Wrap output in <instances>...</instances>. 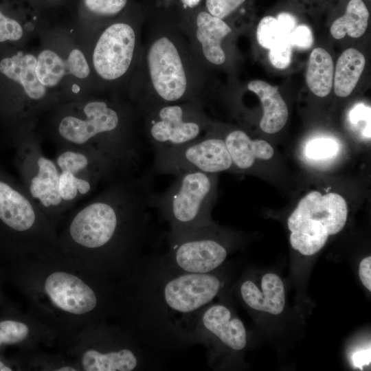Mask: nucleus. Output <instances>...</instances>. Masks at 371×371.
Returning a JSON list of instances; mask_svg holds the SVG:
<instances>
[{
  "label": "nucleus",
  "mask_w": 371,
  "mask_h": 371,
  "mask_svg": "<svg viewBox=\"0 0 371 371\" xmlns=\"http://www.w3.org/2000/svg\"><path fill=\"white\" fill-rule=\"evenodd\" d=\"M150 179L121 174L97 196L68 214L58 235L63 260L72 267L120 281L142 258L152 194Z\"/></svg>",
  "instance_id": "f257e3e1"
},
{
  "label": "nucleus",
  "mask_w": 371,
  "mask_h": 371,
  "mask_svg": "<svg viewBox=\"0 0 371 371\" xmlns=\"http://www.w3.org/2000/svg\"><path fill=\"white\" fill-rule=\"evenodd\" d=\"M215 175L192 171L177 175L163 192L150 196V207H156L170 225L168 234H177L212 223L210 209L215 193Z\"/></svg>",
  "instance_id": "423d86ee"
},
{
  "label": "nucleus",
  "mask_w": 371,
  "mask_h": 371,
  "mask_svg": "<svg viewBox=\"0 0 371 371\" xmlns=\"http://www.w3.org/2000/svg\"><path fill=\"white\" fill-rule=\"evenodd\" d=\"M223 140L230 155L232 166L238 169H249L257 159L267 160L274 154L273 147L267 141L251 139L241 130L232 131Z\"/></svg>",
  "instance_id": "aec40b11"
},
{
  "label": "nucleus",
  "mask_w": 371,
  "mask_h": 371,
  "mask_svg": "<svg viewBox=\"0 0 371 371\" xmlns=\"http://www.w3.org/2000/svg\"><path fill=\"white\" fill-rule=\"evenodd\" d=\"M334 63L330 54L322 47L315 48L309 56L306 82L309 89L323 98L330 92L333 85Z\"/></svg>",
  "instance_id": "b1692460"
},
{
  "label": "nucleus",
  "mask_w": 371,
  "mask_h": 371,
  "mask_svg": "<svg viewBox=\"0 0 371 371\" xmlns=\"http://www.w3.org/2000/svg\"><path fill=\"white\" fill-rule=\"evenodd\" d=\"M123 326L142 344L156 350L180 351L192 346L201 312L219 294L215 271L194 273L177 269L160 255L142 257L119 281Z\"/></svg>",
  "instance_id": "f03ea898"
},
{
  "label": "nucleus",
  "mask_w": 371,
  "mask_h": 371,
  "mask_svg": "<svg viewBox=\"0 0 371 371\" xmlns=\"http://www.w3.org/2000/svg\"><path fill=\"white\" fill-rule=\"evenodd\" d=\"M23 33V29L19 23L5 16L0 10V42L19 40Z\"/></svg>",
  "instance_id": "2f4dec72"
},
{
  "label": "nucleus",
  "mask_w": 371,
  "mask_h": 371,
  "mask_svg": "<svg viewBox=\"0 0 371 371\" xmlns=\"http://www.w3.org/2000/svg\"><path fill=\"white\" fill-rule=\"evenodd\" d=\"M212 223L177 234H168V251L161 255L177 269L194 273L216 271L228 251L217 237Z\"/></svg>",
  "instance_id": "1a4fd4ad"
},
{
  "label": "nucleus",
  "mask_w": 371,
  "mask_h": 371,
  "mask_svg": "<svg viewBox=\"0 0 371 371\" xmlns=\"http://www.w3.org/2000/svg\"><path fill=\"white\" fill-rule=\"evenodd\" d=\"M290 36L281 27L276 18L267 16L261 19L257 27L256 37L258 43L269 49L284 38Z\"/></svg>",
  "instance_id": "cd10ccee"
},
{
  "label": "nucleus",
  "mask_w": 371,
  "mask_h": 371,
  "mask_svg": "<svg viewBox=\"0 0 371 371\" xmlns=\"http://www.w3.org/2000/svg\"><path fill=\"white\" fill-rule=\"evenodd\" d=\"M21 370L80 371L75 361L65 352L48 353L37 349L14 354Z\"/></svg>",
  "instance_id": "393cba45"
},
{
  "label": "nucleus",
  "mask_w": 371,
  "mask_h": 371,
  "mask_svg": "<svg viewBox=\"0 0 371 371\" xmlns=\"http://www.w3.org/2000/svg\"><path fill=\"white\" fill-rule=\"evenodd\" d=\"M36 58L34 55L18 52L10 58L1 60L0 71L19 83L30 100L40 101L46 94V87L36 76Z\"/></svg>",
  "instance_id": "6ab92c4d"
},
{
  "label": "nucleus",
  "mask_w": 371,
  "mask_h": 371,
  "mask_svg": "<svg viewBox=\"0 0 371 371\" xmlns=\"http://www.w3.org/2000/svg\"><path fill=\"white\" fill-rule=\"evenodd\" d=\"M366 59L355 48L344 51L337 60L333 77L335 93L341 98L348 96L355 88L363 71Z\"/></svg>",
  "instance_id": "4be33fe9"
},
{
  "label": "nucleus",
  "mask_w": 371,
  "mask_h": 371,
  "mask_svg": "<svg viewBox=\"0 0 371 371\" xmlns=\"http://www.w3.org/2000/svg\"><path fill=\"white\" fill-rule=\"evenodd\" d=\"M36 74L43 85L53 87L65 76L71 74L69 61L63 59L54 51L43 50L36 58Z\"/></svg>",
  "instance_id": "bb28decb"
},
{
  "label": "nucleus",
  "mask_w": 371,
  "mask_h": 371,
  "mask_svg": "<svg viewBox=\"0 0 371 371\" xmlns=\"http://www.w3.org/2000/svg\"><path fill=\"white\" fill-rule=\"evenodd\" d=\"M54 160L59 170L58 192L69 210L100 182L126 173L102 155L69 146H58Z\"/></svg>",
  "instance_id": "0eeeda50"
},
{
  "label": "nucleus",
  "mask_w": 371,
  "mask_h": 371,
  "mask_svg": "<svg viewBox=\"0 0 371 371\" xmlns=\"http://www.w3.org/2000/svg\"><path fill=\"white\" fill-rule=\"evenodd\" d=\"M262 291L251 280H245L240 285V291L244 302L254 310L280 314L284 308L285 291L280 278L272 273L263 276Z\"/></svg>",
  "instance_id": "f3484780"
},
{
  "label": "nucleus",
  "mask_w": 371,
  "mask_h": 371,
  "mask_svg": "<svg viewBox=\"0 0 371 371\" xmlns=\"http://www.w3.org/2000/svg\"><path fill=\"white\" fill-rule=\"evenodd\" d=\"M338 150L339 146L335 140L319 138L308 142L306 147V155L311 159H325L335 155Z\"/></svg>",
  "instance_id": "c85d7f7f"
},
{
  "label": "nucleus",
  "mask_w": 371,
  "mask_h": 371,
  "mask_svg": "<svg viewBox=\"0 0 371 371\" xmlns=\"http://www.w3.org/2000/svg\"><path fill=\"white\" fill-rule=\"evenodd\" d=\"M290 41L293 47L300 49H308L313 43L312 32L305 25H298L291 33Z\"/></svg>",
  "instance_id": "f704fd0d"
},
{
  "label": "nucleus",
  "mask_w": 371,
  "mask_h": 371,
  "mask_svg": "<svg viewBox=\"0 0 371 371\" xmlns=\"http://www.w3.org/2000/svg\"><path fill=\"white\" fill-rule=\"evenodd\" d=\"M80 371H135L150 367L149 356L133 334L107 319L82 330L64 351Z\"/></svg>",
  "instance_id": "39448f33"
},
{
  "label": "nucleus",
  "mask_w": 371,
  "mask_h": 371,
  "mask_svg": "<svg viewBox=\"0 0 371 371\" xmlns=\"http://www.w3.org/2000/svg\"><path fill=\"white\" fill-rule=\"evenodd\" d=\"M21 370L15 358L12 356L7 357L0 353V371Z\"/></svg>",
  "instance_id": "4c0bfd02"
},
{
  "label": "nucleus",
  "mask_w": 371,
  "mask_h": 371,
  "mask_svg": "<svg viewBox=\"0 0 371 371\" xmlns=\"http://www.w3.org/2000/svg\"><path fill=\"white\" fill-rule=\"evenodd\" d=\"M292 45L290 36L284 38L269 49V59L271 65L277 69H286L291 63Z\"/></svg>",
  "instance_id": "c756f323"
},
{
  "label": "nucleus",
  "mask_w": 371,
  "mask_h": 371,
  "mask_svg": "<svg viewBox=\"0 0 371 371\" xmlns=\"http://www.w3.org/2000/svg\"><path fill=\"white\" fill-rule=\"evenodd\" d=\"M276 19L284 31L288 34H291L296 25L295 17L289 13L282 12L278 15Z\"/></svg>",
  "instance_id": "e433bc0d"
},
{
  "label": "nucleus",
  "mask_w": 371,
  "mask_h": 371,
  "mask_svg": "<svg viewBox=\"0 0 371 371\" xmlns=\"http://www.w3.org/2000/svg\"><path fill=\"white\" fill-rule=\"evenodd\" d=\"M196 27V38L206 59L214 65L223 64L225 54L221 42L231 32V28L221 19L206 12H201L198 14Z\"/></svg>",
  "instance_id": "412c9836"
},
{
  "label": "nucleus",
  "mask_w": 371,
  "mask_h": 371,
  "mask_svg": "<svg viewBox=\"0 0 371 371\" xmlns=\"http://www.w3.org/2000/svg\"><path fill=\"white\" fill-rule=\"evenodd\" d=\"M150 80L159 97L167 102L179 100L185 94L187 79L179 52L167 37L156 40L148 53Z\"/></svg>",
  "instance_id": "f8f14e48"
},
{
  "label": "nucleus",
  "mask_w": 371,
  "mask_h": 371,
  "mask_svg": "<svg viewBox=\"0 0 371 371\" xmlns=\"http://www.w3.org/2000/svg\"><path fill=\"white\" fill-rule=\"evenodd\" d=\"M19 160L25 190L57 229L69 210L58 192L59 170L55 160L48 158L30 135L21 146Z\"/></svg>",
  "instance_id": "6e6552de"
},
{
  "label": "nucleus",
  "mask_w": 371,
  "mask_h": 371,
  "mask_svg": "<svg viewBox=\"0 0 371 371\" xmlns=\"http://www.w3.org/2000/svg\"><path fill=\"white\" fill-rule=\"evenodd\" d=\"M127 0H84L86 7L91 12L101 15L115 14L121 11Z\"/></svg>",
  "instance_id": "7c9ffc66"
},
{
  "label": "nucleus",
  "mask_w": 371,
  "mask_h": 371,
  "mask_svg": "<svg viewBox=\"0 0 371 371\" xmlns=\"http://www.w3.org/2000/svg\"><path fill=\"white\" fill-rule=\"evenodd\" d=\"M185 7L194 8L197 5L201 0H181Z\"/></svg>",
  "instance_id": "a19ab883"
},
{
  "label": "nucleus",
  "mask_w": 371,
  "mask_h": 371,
  "mask_svg": "<svg viewBox=\"0 0 371 371\" xmlns=\"http://www.w3.org/2000/svg\"><path fill=\"white\" fill-rule=\"evenodd\" d=\"M4 279L2 275V272L0 269V308L12 304L13 302L5 295L3 290V284L4 283Z\"/></svg>",
  "instance_id": "ea45409f"
},
{
  "label": "nucleus",
  "mask_w": 371,
  "mask_h": 371,
  "mask_svg": "<svg viewBox=\"0 0 371 371\" xmlns=\"http://www.w3.org/2000/svg\"><path fill=\"white\" fill-rule=\"evenodd\" d=\"M352 361L356 367L360 368L365 365H368L370 362V350H360L355 352L352 355Z\"/></svg>",
  "instance_id": "58836bf2"
},
{
  "label": "nucleus",
  "mask_w": 371,
  "mask_h": 371,
  "mask_svg": "<svg viewBox=\"0 0 371 371\" xmlns=\"http://www.w3.org/2000/svg\"><path fill=\"white\" fill-rule=\"evenodd\" d=\"M4 282L25 297L28 312L67 348L87 326L121 310L119 281L78 269L63 259L28 257L0 260Z\"/></svg>",
  "instance_id": "7ed1b4c3"
},
{
  "label": "nucleus",
  "mask_w": 371,
  "mask_h": 371,
  "mask_svg": "<svg viewBox=\"0 0 371 371\" xmlns=\"http://www.w3.org/2000/svg\"><path fill=\"white\" fill-rule=\"evenodd\" d=\"M77 113L65 115L58 121V146L102 155L129 172L138 159L139 146L123 128L120 112L104 101L92 100Z\"/></svg>",
  "instance_id": "20e7f679"
},
{
  "label": "nucleus",
  "mask_w": 371,
  "mask_h": 371,
  "mask_svg": "<svg viewBox=\"0 0 371 371\" xmlns=\"http://www.w3.org/2000/svg\"><path fill=\"white\" fill-rule=\"evenodd\" d=\"M369 12L362 0H350L344 16L333 23L330 32L333 38H343L346 34L359 38L366 32L368 24Z\"/></svg>",
  "instance_id": "a878e982"
},
{
  "label": "nucleus",
  "mask_w": 371,
  "mask_h": 371,
  "mask_svg": "<svg viewBox=\"0 0 371 371\" xmlns=\"http://www.w3.org/2000/svg\"><path fill=\"white\" fill-rule=\"evenodd\" d=\"M247 88L259 97L262 105L263 115L260 122L261 130L273 134L282 129L287 122L289 111L277 88L260 80L249 82Z\"/></svg>",
  "instance_id": "a211bd4d"
},
{
  "label": "nucleus",
  "mask_w": 371,
  "mask_h": 371,
  "mask_svg": "<svg viewBox=\"0 0 371 371\" xmlns=\"http://www.w3.org/2000/svg\"><path fill=\"white\" fill-rule=\"evenodd\" d=\"M245 1L206 0V6L210 14L222 19L235 10Z\"/></svg>",
  "instance_id": "473e14b6"
},
{
  "label": "nucleus",
  "mask_w": 371,
  "mask_h": 371,
  "mask_svg": "<svg viewBox=\"0 0 371 371\" xmlns=\"http://www.w3.org/2000/svg\"><path fill=\"white\" fill-rule=\"evenodd\" d=\"M359 276L363 284L367 289L371 291V257L363 259L359 268Z\"/></svg>",
  "instance_id": "c9c22d12"
},
{
  "label": "nucleus",
  "mask_w": 371,
  "mask_h": 371,
  "mask_svg": "<svg viewBox=\"0 0 371 371\" xmlns=\"http://www.w3.org/2000/svg\"><path fill=\"white\" fill-rule=\"evenodd\" d=\"M54 345V333L31 313L22 312L14 303L1 308L0 353L10 347L28 352Z\"/></svg>",
  "instance_id": "ddd939ff"
},
{
  "label": "nucleus",
  "mask_w": 371,
  "mask_h": 371,
  "mask_svg": "<svg viewBox=\"0 0 371 371\" xmlns=\"http://www.w3.org/2000/svg\"><path fill=\"white\" fill-rule=\"evenodd\" d=\"M71 75L78 78H85L89 73L90 69L83 53L77 49L71 51L67 58Z\"/></svg>",
  "instance_id": "72a5a7b5"
},
{
  "label": "nucleus",
  "mask_w": 371,
  "mask_h": 371,
  "mask_svg": "<svg viewBox=\"0 0 371 371\" xmlns=\"http://www.w3.org/2000/svg\"><path fill=\"white\" fill-rule=\"evenodd\" d=\"M347 216V203L341 195L333 192L322 195L313 191L300 200L288 223L306 219L317 221L326 228L329 235H334L344 228Z\"/></svg>",
  "instance_id": "dca6fc26"
},
{
  "label": "nucleus",
  "mask_w": 371,
  "mask_h": 371,
  "mask_svg": "<svg viewBox=\"0 0 371 371\" xmlns=\"http://www.w3.org/2000/svg\"><path fill=\"white\" fill-rule=\"evenodd\" d=\"M135 45L133 29L124 23L108 27L99 38L93 54L97 74L108 80L123 76L131 63Z\"/></svg>",
  "instance_id": "4468645a"
},
{
  "label": "nucleus",
  "mask_w": 371,
  "mask_h": 371,
  "mask_svg": "<svg viewBox=\"0 0 371 371\" xmlns=\"http://www.w3.org/2000/svg\"><path fill=\"white\" fill-rule=\"evenodd\" d=\"M204 345L210 352L217 344L235 352L247 345V332L242 321L226 306L210 304L201 312L192 333V345Z\"/></svg>",
  "instance_id": "9b49d317"
},
{
  "label": "nucleus",
  "mask_w": 371,
  "mask_h": 371,
  "mask_svg": "<svg viewBox=\"0 0 371 371\" xmlns=\"http://www.w3.org/2000/svg\"><path fill=\"white\" fill-rule=\"evenodd\" d=\"M181 105H166L152 117L148 135L154 150L175 147L197 139L203 129L199 117L187 116Z\"/></svg>",
  "instance_id": "2eb2a0df"
},
{
  "label": "nucleus",
  "mask_w": 371,
  "mask_h": 371,
  "mask_svg": "<svg viewBox=\"0 0 371 371\" xmlns=\"http://www.w3.org/2000/svg\"><path fill=\"white\" fill-rule=\"evenodd\" d=\"M154 152L153 170L160 174L177 176L192 171L216 174L232 166L223 139L212 136Z\"/></svg>",
  "instance_id": "9d476101"
},
{
  "label": "nucleus",
  "mask_w": 371,
  "mask_h": 371,
  "mask_svg": "<svg viewBox=\"0 0 371 371\" xmlns=\"http://www.w3.org/2000/svg\"><path fill=\"white\" fill-rule=\"evenodd\" d=\"M287 223L291 245L305 256L319 251L329 236L326 228L317 221L306 219Z\"/></svg>",
  "instance_id": "5701e85b"
}]
</instances>
